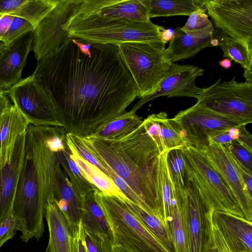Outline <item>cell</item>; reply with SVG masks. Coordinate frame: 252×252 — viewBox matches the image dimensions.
<instances>
[{
	"instance_id": "74e56055",
	"label": "cell",
	"mask_w": 252,
	"mask_h": 252,
	"mask_svg": "<svg viewBox=\"0 0 252 252\" xmlns=\"http://www.w3.org/2000/svg\"><path fill=\"white\" fill-rule=\"evenodd\" d=\"M242 126L228 127L209 131L207 135L208 145L212 143L224 145L237 141L241 135Z\"/></svg>"
},
{
	"instance_id": "bcb514c9",
	"label": "cell",
	"mask_w": 252,
	"mask_h": 252,
	"mask_svg": "<svg viewBox=\"0 0 252 252\" xmlns=\"http://www.w3.org/2000/svg\"><path fill=\"white\" fill-rule=\"evenodd\" d=\"M84 235L86 246L89 252H103L100 246L96 242H95L85 231Z\"/></svg>"
},
{
	"instance_id": "ab89813d",
	"label": "cell",
	"mask_w": 252,
	"mask_h": 252,
	"mask_svg": "<svg viewBox=\"0 0 252 252\" xmlns=\"http://www.w3.org/2000/svg\"><path fill=\"white\" fill-rule=\"evenodd\" d=\"M20 230L19 224L11 214L0 224V248L8 240L13 238Z\"/></svg>"
},
{
	"instance_id": "4fadbf2b",
	"label": "cell",
	"mask_w": 252,
	"mask_h": 252,
	"mask_svg": "<svg viewBox=\"0 0 252 252\" xmlns=\"http://www.w3.org/2000/svg\"><path fill=\"white\" fill-rule=\"evenodd\" d=\"M195 148L220 176L235 199L244 218L252 221V196L249 194L227 148L223 145L217 143Z\"/></svg>"
},
{
	"instance_id": "7402d4cb",
	"label": "cell",
	"mask_w": 252,
	"mask_h": 252,
	"mask_svg": "<svg viewBox=\"0 0 252 252\" xmlns=\"http://www.w3.org/2000/svg\"><path fill=\"white\" fill-rule=\"evenodd\" d=\"M48 227L50 252H72V234L67 220L55 200L47 201L45 207Z\"/></svg>"
},
{
	"instance_id": "cb8c5ba5",
	"label": "cell",
	"mask_w": 252,
	"mask_h": 252,
	"mask_svg": "<svg viewBox=\"0 0 252 252\" xmlns=\"http://www.w3.org/2000/svg\"><path fill=\"white\" fill-rule=\"evenodd\" d=\"M101 16L138 21L150 20L147 8L140 0H88Z\"/></svg>"
},
{
	"instance_id": "ffe728a7",
	"label": "cell",
	"mask_w": 252,
	"mask_h": 252,
	"mask_svg": "<svg viewBox=\"0 0 252 252\" xmlns=\"http://www.w3.org/2000/svg\"><path fill=\"white\" fill-rule=\"evenodd\" d=\"M94 191L86 197L81 220L83 227L103 252H112V232L106 216L95 199Z\"/></svg>"
},
{
	"instance_id": "f5cc1de1",
	"label": "cell",
	"mask_w": 252,
	"mask_h": 252,
	"mask_svg": "<svg viewBox=\"0 0 252 252\" xmlns=\"http://www.w3.org/2000/svg\"></svg>"
},
{
	"instance_id": "7c38bea8",
	"label": "cell",
	"mask_w": 252,
	"mask_h": 252,
	"mask_svg": "<svg viewBox=\"0 0 252 252\" xmlns=\"http://www.w3.org/2000/svg\"><path fill=\"white\" fill-rule=\"evenodd\" d=\"M173 119L180 126L188 145L197 147L208 145L207 133L212 130L246 126L252 120L217 113L196 104L179 111Z\"/></svg>"
},
{
	"instance_id": "d6a6232c",
	"label": "cell",
	"mask_w": 252,
	"mask_h": 252,
	"mask_svg": "<svg viewBox=\"0 0 252 252\" xmlns=\"http://www.w3.org/2000/svg\"><path fill=\"white\" fill-rule=\"evenodd\" d=\"M70 150L67 146L62 152L61 166L66 174L74 192L83 198L97 188L90 183L82 174L76 162L70 156Z\"/></svg>"
},
{
	"instance_id": "8992f818",
	"label": "cell",
	"mask_w": 252,
	"mask_h": 252,
	"mask_svg": "<svg viewBox=\"0 0 252 252\" xmlns=\"http://www.w3.org/2000/svg\"><path fill=\"white\" fill-rule=\"evenodd\" d=\"M166 43L133 42L118 45L121 58L134 82L137 97L156 93L171 62L165 55Z\"/></svg>"
},
{
	"instance_id": "7bdbcfd3",
	"label": "cell",
	"mask_w": 252,
	"mask_h": 252,
	"mask_svg": "<svg viewBox=\"0 0 252 252\" xmlns=\"http://www.w3.org/2000/svg\"><path fill=\"white\" fill-rule=\"evenodd\" d=\"M237 142L249 152L252 153V136L246 129V126L241 127V133Z\"/></svg>"
},
{
	"instance_id": "7dc6e473",
	"label": "cell",
	"mask_w": 252,
	"mask_h": 252,
	"mask_svg": "<svg viewBox=\"0 0 252 252\" xmlns=\"http://www.w3.org/2000/svg\"><path fill=\"white\" fill-rule=\"evenodd\" d=\"M219 65L224 68L228 69L232 65L231 61L225 58L219 62Z\"/></svg>"
},
{
	"instance_id": "7a4b0ae2",
	"label": "cell",
	"mask_w": 252,
	"mask_h": 252,
	"mask_svg": "<svg viewBox=\"0 0 252 252\" xmlns=\"http://www.w3.org/2000/svg\"><path fill=\"white\" fill-rule=\"evenodd\" d=\"M66 145L63 127L29 125L12 215L18 222L22 241L41 238L47 201L54 200L56 168Z\"/></svg>"
},
{
	"instance_id": "5b68a950",
	"label": "cell",
	"mask_w": 252,
	"mask_h": 252,
	"mask_svg": "<svg viewBox=\"0 0 252 252\" xmlns=\"http://www.w3.org/2000/svg\"><path fill=\"white\" fill-rule=\"evenodd\" d=\"M111 227L114 246L128 252H168L138 220L123 199L94 191Z\"/></svg>"
},
{
	"instance_id": "d4e9b609",
	"label": "cell",
	"mask_w": 252,
	"mask_h": 252,
	"mask_svg": "<svg viewBox=\"0 0 252 252\" xmlns=\"http://www.w3.org/2000/svg\"><path fill=\"white\" fill-rule=\"evenodd\" d=\"M168 152H165L158 157L155 182L158 205L162 220L167 226L176 196V188L171 179L167 164Z\"/></svg>"
},
{
	"instance_id": "681fc988",
	"label": "cell",
	"mask_w": 252,
	"mask_h": 252,
	"mask_svg": "<svg viewBox=\"0 0 252 252\" xmlns=\"http://www.w3.org/2000/svg\"><path fill=\"white\" fill-rule=\"evenodd\" d=\"M112 252H128L123 248L116 246H113Z\"/></svg>"
},
{
	"instance_id": "e575fe53",
	"label": "cell",
	"mask_w": 252,
	"mask_h": 252,
	"mask_svg": "<svg viewBox=\"0 0 252 252\" xmlns=\"http://www.w3.org/2000/svg\"><path fill=\"white\" fill-rule=\"evenodd\" d=\"M166 160L169 174L174 185L186 188L190 177L182 150L175 149L168 151Z\"/></svg>"
},
{
	"instance_id": "f35d334b",
	"label": "cell",
	"mask_w": 252,
	"mask_h": 252,
	"mask_svg": "<svg viewBox=\"0 0 252 252\" xmlns=\"http://www.w3.org/2000/svg\"><path fill=\"white\" fill-rule=\"evenodd\" d=\"M223 145L227 148L230 155L252 174V153L236 141Z\"/></svg>"
},
{
	"instance_id": "9a60e30c",
	"label": "cell",
	"mask_w": 252,
	"mask_h": 252,
	"mask_svg": "<svg viewBox=\"0 0 252 252\" xmlns=\"http://www.w3.org/2000/svg\"><path fill=\"white\" fill-rule=\"evenodd\" d=\"M204 70L197 66L180 65L171 63L165 73L159 90L153 95L141 99L133 109L136 111L148 101L159 96L192 97L197 98L203 88L198 87L195 79L202 76Z\"/></svg>"
},
{
	"instance_id": "f907efd6",
	"label": "cell",
	"mask_w": 252,
	"mask_h": 252,
	"mask_svg": "<svg viewBox=\"0 0 252 252\" xmlns=\"http://www.w3.org/2000/svg\"><path fill=\"white\" fill-rule=\"evenodd\" d=\"M5 48V44L2 42L0 41V55L4 51Z\"/></svg>"
},
{
	"instance_id": "f6af8a7d",
	"label": "cell",
	"mask_w": 252,
	"mask_h": 252,
	"mask_svg": "<svg viewBox=\"0 0 252 252\" xmlns=\"http://www.w3.org/2000/svg\"><path fill=\"white\" fill-rule=\"evenodd\" d=\"M9 100L4 91L0 89V120L3 114L11 106Z\"/></svg>"
},
{
	"instance_id": "6da1fadb",
	"label": "cell",
	"mask_w": 252,
	"mask_h": 252,
	"mask_svg": "<svg viewBox=\"0 0 252 252\" xmlns=\"http://www.w3.org/2000/svg\"><path fill=\"white\" fill-rule=\"evenodd\" d=\"M37 61L32 75L53 104L66 133L92 135L126 113L137 97L118 45L70 36Z\"/></svg>"
},
{
	"instance_id": "f546056e",
	"label": "cell",
	"mask_w": 252,
	"mask_h": 252,
	"mask_svg": "<svg viewBox=\"0 0 252 252\" xmlns=\"http://www.w3.org/2000/svg\"><path fill=\"white\" fill-rule=\"evenodd\" d=\"M147 8L149 18L177 15L189 16L204 6L203 0H140Z\"/></svg>"
},
{
	"instance_id": "44dd1931",
	"label": "cell",
	"mask_w": 252,
	"mask_h": 252,
	"mask_svg": "<svg viewBox=\"0 0 252 252\" xmlns=\"http://www.w3.org/2000/svg\"><path fill=\"white\" fill-rule=\"evenodd\" d=\"M54 200L64 215L72 234L81 222L86 197H81L74 192L60 163L56 168Z\"/></svg>"
},
{
	"instance_id": "c3c4849f",
	"label": "cell",
	"mask_w": 252,
	"mask_h": 252,
	"mask_svg": "<svg viewBox=\"0 0 252 252\" xmlns=\"http://www.w3.org/2000/svg\"><path fill=\"white\" fill-rule=\"evenodd\" d=\"M207 252H219V250L214 245L213 240L212 243H211V244L210 245L207 249Z\"/></svg>"
},
{
	"instance_id": "484cf974",
	"label": "cell",
	"mask_w": 252,
	"mask_h": 252,
	"mask_svg": "<svg viewBox=\"0 0 252 252\" xmlns=\"http://www.w3.org/2000/svg\"><path fill=\"white\" fill-rule=\"evenodd\" d=\"M213 34L194 36L187 34L180 27L173 31V34L165 49V55L171 63L187 59L195 56L203 49L212 46Z\"/></svg>"
},
{
	"instance_id": "816d5d0a",
	"label": "cell",
	"mask_w": 252,
	"mask_h": 252,
	"mask_svg": "<svg viewBox=\"0 0 252 252\" xmlns=\"http://www.w3.org/2000/svg\"><path fill=\"white\" fill-rule=\"evenodd\" d=\"M45 252H50L49 247L48 245H47V247L46 248V249Z\"/></svg>"
},
{
	"instance_id": "83f0119b",
	"label": "cell",
	"mask_w": 252,
	"mask_h": 252,
	"mask_svg": "<svg viewBox=\"0 0 252 252\" xmlns=\"http://www.w3.org/2000/svg\"><path fill=\"white\" fill-rule=\"evenodd\" d=\"M133 109L113 120L102 129L88 137L107 142H120L134 131L142 118Z\"/></svg>"
},
{
	"instance_id": "1f68e13d",
	"label": "cell",
	"mask_w": 252,
	"mask_h": 252,
	"mask_svg": "<svg viewBox=\"0 0 252 252\" xmlns=\"http://www.w3.org/2000/svg\"><path fill=\"white\" fill-rule=\"evenodd\" d=\"M219 45L223 57L240 64L244 69L246 81L252 83V45L234 39L222 33Z\"/></svg>"
},
{
	"instance_id": "2e32d148",
	"label": "cell",
	"mask_w": 252,
	"mask_h": 252,
	"mask_svg": "<svg viewBox=\"0 0 252 252\" xmlns=\"http://www.w3.org/2000/svg\"><path fill=\"white\" fill-rule=\"evenodd\" d=\"M26 132L19 135L10 158L0 166V224L12 214L23 162Z\"/></svg>"
},
{
	"instance_id": "277c9868",
	"label": "cell",
	"mask_w": 252,
	"mask_h": 252,
	"mask_svg": "<svg viewBox=\"0 0 252 252\" xmlns=\"http://www.w3.org/2000/svg\"><path fill=\"white\" fill-rule=\"evenodd\" d=\"M75 136L100 166L108 167L126 183L140 200L141 208L163 221L158 205L155 188L156 167L158 156L148 165L137 166L114 143L88 136Z\"/></svg>"
},
{
	"instance_id": "ac0fdd59",
	"label": "cell",
	"mask_w": 252,
	"mask_h": 252,
	"mask_svg": "<svg viewBox=\"0 0 252 252\" xmlns=\"http://www.w3.org/2000/svg\"><path fill=\"white\" fill-rule=\"evenodd\" d=\"M210 218L231 252H252V221L214 210Z\"/></svg>"
},
{
	"instance_id": "603a6c76",
	"label": "cell",
	"mask_w": 252,
	"mask_h": 252,
	"mask_svg": "<svg viewBox=\"0 0 252 252\" xmlns=\"http://www.w3.org/2000/svg\"><path fill=\"white\" fill-rule=\"evenodd\" d=\"M29 124L15 106H11L3 114L0 120V165L9 160L17 138L25 132Z\"/></svg>"
},
{
	"instance_id": "4316f807",
	"label": "cell",
	"mask_w": 252,
	"mask_h": 252,
	"mask_svg": "<svg viewBox=\"0 0 252 252\" xmlns=\"http://www.w3.org/2000/svg\"><path fill=\"white\" fill-rule=\"evenodd\" d=\"M176 196L168 226L175 252H190L186 219V187L175 186Z\"/></svg>"
},
{
	"instance_id": "3957f363",
	"label": "cell",
	"mask_w": 252,
	"mask_h": 252,
	"mask_svg": "<svg viewBox=\"0 0 252 252\" xmlns=\"http://www.w3.org/2000/svg\"><path fill=\"white\" fill-rule=\"evenodd\" d=\"M164 27L150 20L138 21L110 19L100 15L88 0H83L69 23L70 37L95 43L115 44L133 42H162Z\"/></svg>"
},
{
	"instance_id": "8d00e7d4",
	"label": "cell",
	"mask_w": 252,
	"mask_h": 252,
	"mask_svg": "<svg viewBox=\"0 0 252 252\" xmlns=\"http://www.w3.org/2000/svg\"><path fill=\"white\" fill-rule=\"evenodd\" d=\"M33 30V27L29 22L23 18L14 16L1 42L6 45Z\"/></svg>"
},
{
	"instance_id": "5bb4252c",
	"label": "cell",
	"mask_w": 252,
	"mask_h": 252,
	"mask_svg": "<svg viewBox=\"0 0 252 252\" xmlns=\"http://www.w3.org/2000/svg\"><path fill=\"white\" fill-rule=\"evenodd\" d=\"M186 219L190 252H207L212 243L210 213L190 178L186 187Z\"/></svg>"
},
{
	"instance_id": "f1b7e54d",
	"label": "cell",
	"mask_w": 252,
	"mask_h": 252,
	"mask_svg": "<svg viewBox=\"0 0 252 252\" xmlns=\"http://www.w3.org/2000/svg\"><path fill=\"white\" fill-rule=\"evenodd\" d=\"M66 143L70 150L71 158L77 164L83 176L90 183L106 195L121 199L127 198L103 171L81 158L66 139Z\"/></svg>"
},
{
	"instance_id": "60d3db41",
	"label": "cell",
	"mask_w": 252,
	"mask_h": 252,
	"mask_svg": "<svg viewBox=\"0 0 252 252\" xmlns=\"http://www.w3.org/2000/svg\"><path fill=\"white\" fill-rule=\"evenodd\" d=\"M71 244L72 252H89L81 220L78 228L72 234Z\"/></svg>"
},
{
	"instance_id": "ba28073f",
	"label": "cell",
	"mask_w": 252,
	"mask_h": 252,
	"mask_svg": "<svg viewBox=\"0 0 252 252\" xmlns=\"http://www.w3.org/2000/svg\"><path fill=\"white\" fill-rule=\"evenodd\" d=\"M197 105L219 114L252 120V83L220 78L203 88Z\"/></svg>"
},
{
	"instance_id": "b9f144b4",
	"label": "cell",
	"mask_w": 252,
	"mask_h": 252,
	"mask_svg": "<svg viewBox=\"0 0 252 252\" xmlns=\"http://www.w3.org/2000/svg\"><path fill=\"white\" fill-rule=\"evenodd\" d=\"M211 210V211H212ZM211 214V213H210ZM212 240L214 245L219 252H231L217 227L212 222L211 218Z\"/></svg>"
},
{
	"instance_id": "52a82bcc",
	"label": "cell",
	"mask_w": 252,
	"mask_h": 252,
	"mask_svg": "<svg viewBox=\"0 0 252 252\" xmlns=\"http://www.w3.org/2000/svg\"><path fill=\"white\" fill-rule=\"evenodd\" d=\"M181 149L189 177L196 185L208 209L244 218L230 190L196 148L187 145Z\"/></svg>"
},
{
	"instance_id": "9c48e42d",
	"label": "cell",
	"mask_w": 252,
	"mask_h": 252,
	"mask_svg": "<svg viewBox=\"0 0 252 252\" xmlns=\"http://www.w3.org/2000/svg\"><path fill=\"white\" fill-rule=\"evenodd\" d=\"M83 0H58L33 31L32 50L38 61L58 50L70 37L69 23Z\"/></svg>"
},
{
	"instance_id": "30bf717a",
	"label": "cell",
	"mask_w": 252,
	"mask_h": 252,
	"mask_svg": "<svg viewBox=\"0 0 252 252\" xmlns=\"http://www.w3.org/2000/svg\"><path fill=\"white\" fill-rule=\"evenodd\" d=\"M4 92L29 125L63 127L53 104L32 74Z\"/></svg>"
},
{
	"instance_id": "e0dca14e",
	"label": "cell",
	"mask_w": 252,
	"mask_h": 252,
	"mask_svg": "<svg viewBox=\"0 0 252 252\" xmlns=\"http://www.w3.org/2000/svg\"><path fill=\"white\" fill-rule=\"evenodd\" d=\"M33 31L5 45L0 55V89H9L21 79L22 72L32 50Z\"/></svg>"
},
{
	"instance_id": "d590c367",
	"label": "cell",
	"mask_w": 252,
	"mask_h": 252,
	"mask_svg": "<svg viewBox=\"0 0 252 252\" xmlns=\"http://www.w3.org/2000/svg\"><path fill=\"white\" fill-rule=\"evenodd\" d=\"M206 11L204 5L191 13L181 29L187 34L194 36L202 37L213 34L214 27Z\"/></svg>"
},
{
	"instance_id": "d6986e66",
	"label": "cell",
	"mask_w": 252,
	"mask_h": 252,
	"mask_svg": "<svg viewBox=\"0 0 252 252\" xmlns=\"http://www.w3.org/2000/svg\"><path fill=\"white\" fill-rule=\"evenodd\" d=\"M145 131L156 143L159 154L188 145L179 125L164 112L152 114L143 120Z\"/></svg>"
},
{
	"instance_id": "8fae6325",
	"label": "cell",
	"mask_w": 252,
	"mask_h": 252,
	"mask_svg": "<svg viewBox=\"0 0 252 252\" xmlns=\"http://www.w3.org/2000/svg\"><path fill=\"white\" fill-rule=\"evenodd\" d=\"M204 5L222 34L252 45V0H204Z\"/></svg>"
},
{
	"instance_id": "4dcf8cb0",
	"label": "cell",
	"mask_w": 252,
	"mask_h": 252,
	"mask_svg": "<svg viewBox=\"0 0 252 252\" xmlns=\"http://www.w3.org/2000/svg\"><path fill=\"white\" fill-rule=\"evenodd\" d=\"M132 212L168 252H175L168 227L158 218L146 212L127 198L123 199Z\"/></svg>"
},
{
	"instance_id": "836d02e7",
	"label": "cell",
	"mask_w": 252,
	"mask_h": 252,
	"mask_svg": "<svg viewBox=\"0 0 252 252\" xmlns=\"http://www.w3.org/2000/svg\"><path fill=\"white\" fill-rule=\"evenodd\" d=\"M58 0H21L11 16L23 18L34 29L57 4Z\"/></svg>"
},
{
	"instance_id": "ee69618b",
	"label": "cell",
	"mask_w": 252,
	"mask_h": 252,
	"mask_svg": "<svg viewBox=\"0 0 252 252\" xmlns=\"http://www.w3.org/2000/svg\"><path fill=\"white\" fill-rule=\"evenodd\" d=\"M14 16L0 15V41L1 42L4 34L6 32Z\"/></svg>"
}]
</instances>
